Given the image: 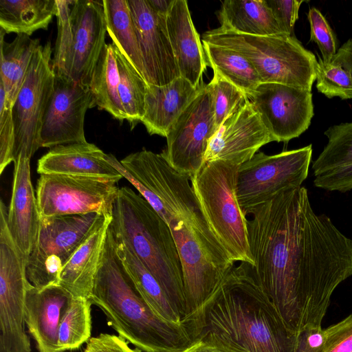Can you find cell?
Returning a JSON list of instances; mask_svg holds the SVG:
<instances>
[{"mask_svg": "<svg viewBox=\"0 0 352 352\" xmlns=\"http://www.w3.org/2000/svg\"><path fill=\"white\" fill-rule=\"evenodd\" d=\"M307 19L310 25V41L316 43L324 61H332L338 51L337 43L327 20L314 7L309 10Z\"/></svg>", "mask_w": 352, "mask_h": 352, "instance_id": "obj_39", "label": "cell"}, {"mask_svg": "<svg viewBox=\"0 0 352 352\" xmlns=\"http://www.w3.org/2000/svg\"><path fill=\"white\" fill-rule=\"evenodd\" d=\"M118 74V93L126 120L133 126L144 114L148 83L134 65L112 43Z\"/></svg>", "mask_w": 352, "mask_h": 352, "instance_id": "obj_33", "label": "cell"}, {"mask_svg": "<svg viewBox=\"0 0 352 352\" xmlns=\"http://www.w3.org/2000/svg\"><path fill=\"white\" fill-rule=\"evenodd\" d=\"M168 226L180 258L186 301L187 329L235 266L221 243L184 220Z\"/></svg>", "mask_w": 352, "mask_h": 352, "instance_id": "obj_8", "label": "cell"}, {"mask_svg": "<svg viewBox=\"0 0 352 352\" xmlns=\"http://www.w3.org/2000/svg\"><path fill=\"white\" fill-rule=\"evenodd\" d=\"M116 242L117 252L124 267L154 313L166 322L184 323L185 316L175 306L158 281L124 243L117 240Z\"/></svg>", "mask_w": 352, "mask_h": 352, "instance_id": "obj_28", "label": "cell"}, {"mask_svg": "<svg viewBox=\"0 0 352 352\" xmlns=\"http://www.w3.org/2000/svg\"><path fill=\"white\" fill-rule=\"evenodd\" d=\"M218 19L224 30L253 36L285 34L265 0H226Z\"/></svg>", "mask_w": 352, "mask_h": 352, "instance_id": "obj_26", "label": "cell"}, {"mask_svg": "<svg viewBox=\"0 0 352 352\" xmlns=\"http://www.w3.org/2000/svg\"><path fill=\"white\" fill-rule=\"evenodd\" d=\"M30 160L14 162L12 192L7 214L11 236L22 255L28 261L36 241L41 215L30 177Z\"/></svg>", "mask_w": 352, "mask_h": 352, "instance_id": "obj_21", "label": "cell"}, {"mask_svg": "<svg viewBox=\"0 0 352 352\" xmlns=\"http://www.w3.org/2000/svg\"><path fill=\"white\" fill-rule=\"evenodd\" d=\"M116 182L65 175H41L36 197L41 217L98 213L112 217Z\"/></svg>", "mask_w": 352, "mask_h": 352, "instance_id": "obj_13", "label": "cell"}, {"mask_svg": "<svg viewBox=\"0 0 352 352\" xmlns=\"http://www.w3.org/2000/svg\"><path fill=\"white\" fill-rule=\"evenodd\" d=\"M102 5L107 33L112 43L144 78L138 36L127 0H103Z\"/></svg>", "mask_w": 352, "mask_h": 352, "instance_id": "obj_30", "label": "cell"}, {"mask_svg": "<svg viewBox=\"0 0 352 352\" xmlns=\"http://www.w3.org/2000/svg\"><path fill=\"white\" fill-rule=\"evenodd\" d=\"M332 61L341 65L352 76V38L338 50Z\"/></svg>", "mask_w": 352, "mask_h": 352, "instance_id": "obj_46", "label": "cell"}, {"mask_svg": "<svg viewBox=\"0 0 352 352\" xmlns=\"http://www.w3.org/2000/svg\"><path fill=\"white\" fill-rule=\"evenodd\" d=\"M111 219L107 218L93 231L60 272L59 285L74 297L91 296Z\"/></svg>", "mask_w": 352, "mask_h": 352, "instance_id": "obj_25", "label": "cell"}, {"mask_svg": "<svg viewBox=\"0 0 352 352\" xmlns=\"http://www.w3.org/2000/svg\"><path fill=\"white\" fill-rule=\"evenodd\" d=\"M91 305L89 298H73L58 329V344L63 352L78 349L91 338Z\"/></svg>", "mask_w": 352, "mask_h": 352, "instance_id": "obj_34", "label": "cell"}, {"mask_svg": "<svg viewBox=\"0 0 352 352\" xmlns=\"http://www.w3.org/2000/svg\"><path fill=\"white\" fill-rule=\"evenodd\" d=\"M324 134L328 142L313 163L315 177L352 163V122L331 126Z\"/></svg>", "mask_w": 352, "mask_h": 352, "instance_id": "obj_35", "label": "cell"}, {"mask_svg": "<svg viewBox=\"0 0 352 352\" xmlns=\"http://www.w3.org/2000/svg\"><path fill=\"white\" fill-rule=\"evenodd\" d=\"M118 336L144 352H181L192 340L184 323L159 318L135 287L117 252L109 227L89 298Z\"/></svg>", "mask_w": 352, "mask_h": 352, "instance_id": "obj_3", "label": "cell"}, {"mask_svg": "<svg viewBox=\"0 0 352 352\" xmlns=\"http://www.w3.org/2000/svg\"><path fill=\"white\" fill-rule=\"evenodd\" d=\"M83 352H138L128 345L119 336L106 333L91 338L86 343Z\"/></svg>", "mask_w": 352, "mask_h": 352, "instance_id": "obj_44", "label": "cell"}, {"mask_svg": "<svg viewBox=\"0 0 352 352\" xmlns=\"http://www.w3.org/2000/svg\"><path fill=\"white\" fill-rule=\"evenodd\" d=\"M96 107L89 87L72 78L55 76L54 91L44 116L41 147L86 142L87 111Z\"/></svg>", "mask_w": 352, "mask_h": 352, "instance_id": "obj_16", "label": "cell"}, {"mask_svg": "<svg viewBox=\"0 0 352 352\" xmlns=\"http://www.w3.org/2000/svg\"><path fill=\"white\" fill-rule=\"evenodd\" d=\"M215 132L211 93L208 85L204 84L170 126L162 154L173 167L192 177L201 167Z\"/></svg>", "mask_w": 352, "mask_h": 352, "instance_id": "obj_14", "label": "cell"}, {"mask_svg": "<svg viewBox=\"0 0 352 352\" xmlns=\"http://www.w3.org/2000/svg\"><path fill=\"white\" fill-rule=\"evenodd\" d=\"M188 330L192 342L222 352H295L297 337L246 262L233 267Z\"/></svg>", "mask_w": 352, "mask_h": 352, "instance_id": "obj_2", "label": "cell"}, {"mask_svg": "<svg viewBox=\"0 0 352 352\" xmlns=\"http://www.w3.org/2000/svg\"><path fill=\"white\" fill-rule=\"evenodd\" d=\"M106 219L96 212L41 217L38 237L26 267L29 282L38 289L59 285L64 265Z\"/></svg>", "mask_w": 352, "mask_h": 352, "instance_id": "obj_9", "label": "cell"}, {"mask_svg": "<svg viewBox=\"0 0 352 352\" xmlns=\"http://www.w3.org/2000/svg\"><path fill=\"white\" fill-rule=\"evenodd\" d=\"M239 166L220 160L206 162L190 182L209 226L230 258L234 262L253 265L248 243V219L236 198Z\"/></svg>", "mask_w": 352, "mask_h": 352, "instance_id": "obj_7", "label": "cell"}, {"mask_svg": "<svg viewBox=\"0 0 352 352\" xmlns=\"http://www.w3.org/2000/svg\"><path fill=\"white\" fill-rule=\"evenodd\" d=\"M314 184L330 191L346 192L352 189V163L315 177Z\"/></svg>", "mask_w": 352, "mask_h": 352, "instance_id": "obj_43", "label": "cell"}, {"mask_svg": "<svg viewBox=\"0 0 352 352\" xmlns=\"http://www.w3.org/2000/svg\"><path fill=\"white\" fill-rule=\"evenodd\" d=\"M106 158L167 224L175 219L184 220L218 241L203 214L191 177L173 167L162 153L142 149L121 161L111 154H107Z\"/></svg>", "mask_w": 352, "mask_h": 352, "instance_id": "obj_5", "label": "cell"}, {"mask_svg": "<svg viewBox=\"0 0 352 352\" xmlns=\"http://www.w3.org/2000/svg\"><path fill=\"white\" fill-rule=\"evenodd\" d=\"M57 11L56 0H0V28L6 34L30 36L47 30Z\"/></svg>", "mask_w": 352, "mask_h": 352, "instance_id": "obj_29", "label": "cell"}, {"mask_svg": "<svg viewBox=\"0 0 352 352\" xmlns=\"http://www.w3.org/2000/svg\"><path fill=\"white\" fill-rule=\"evenodd\" d=\"M250 214L249 248L263 291L292 331L321 326L333 291L352 275V239L314 212L302 186Z\"/></svg>", "mask_w": 352, "mask_h": 352, "instance_id": "obj_1", "label": "cell"}, {"mask_svg": "<svg viewBox=\"0 0 352 352\" xmlns=\"http://www.w3.org/2000/svg\"><path fill=\"white\" fill-rule=\"evenodd\" d=\"M73 1L56 0L58 33L52 61L55 76L71 78L73 36L69 6Z\"/></svg>", "mask_w": 352, "mask_h": 352, "instance_id": "obj_36", "label": "cell"}, {"mask_svg": "<svg viewBox=\"0 0 352 352\" xmlns=\"http://www.w3.org/2000/svg\"><path fill=\"white\" fill-rule=\"evenodd\" d=\"M202 85L195 87L181 76L164 86L148 83L144 114L140 122L148 133L166 138L172 124L197 97Z\"/></svg>", "mask_w": 352, "mask_h": 352, "instance_id": "obj_24", "label": "cell"}, {"mask_svg": "<svg viewBox=\"0 0 352 352\" xmlns=\"http://www.w3.org/2000/svg\"><path fill=\"white\" fill-rule=\"evenodd\" d=\"M107 154L87 142L52 148L38 161L40 175L87 177L118 182L123 176L108 162Z\"/></svg>", "mask_w": 352, "mask_h": 352, "instance_id": "obj_22", "label": "cell"}, {"mask_svg": "<svg viewBox=\"0 0 352 352\" xmlns=\"http://www.w3.org/2000/svg\"><path fill=\"white\" fill-rule=\"evenodd\" d=\"M316 89L328 98L352 99V76L341 65L318 56Z\"/></svg>", "mask_w": 352, "mask_h": 352, "instance_id": "obj_37", "label": "cell"}, {"mask_svg": "<svg viewBox=\"0 0 352 352\" xmlns=\"http://www.w3.org/2000/svg\"><path fill=\"white\" fill-rule=\"evenodd\" d=\"M166 21L180 76L199 88L208 64L187 1L174 0Z\"/></svg>", "mask_w": 352, "mask_h": 352, "instance_id": "obj_23", "label": "cell"}, {"mask_svg": "<svg viewBox=\"0 0 352 352\" xmlns=\"http://www.w3.org/2000/svg\"><path fill=\"white\" fill-rule=\"evenodd\" d=\"M5 34L0 28V82L6 92L7 105L12 108L40 41L21 34L8 43L4 40Z\"/></svg>", "mask_w": 352, "mask_h": 352, "instance_id": "obj_27", "label": "cell"}, {"mask_svg": "<svg viewBox=\"0 0 352 352\" xmlns=\"http://www.w3.org/2000/svg\"><path fill=\"white\" fill-rule=\"evenodd\" d=\"M181 352H222L216 347L201 340H196Z\"/></svg>", "mask_w": 352, "mask_h": 352, "instance_id": "obj_48", "label": "cell"}, {"mask_svg": "<svg viewBox=\"0 0 352 352\" xmlns=\"http://www.w3.org/2000/svg\"><path fill=\"white\" fill-rule=\"evenodd\" d=\"M248 98L273 141L278 142L299 137L314 115L311 91L300 87L263 82Z\"/></svg>", "mask_w": 352, "mask_h": 352, "instance_id": "obj_15", "label": "cell"}, {"mask_svg": "<svg viewBox=\"0 0 352 352\" xmlns=\"http://www.w3.org/2000/svg\"><path fill=\"white\" fill-rule=\"evenodd\" d=\"M51 56L50 41L38 46L12 108L15 133L13 162L19 159L30 160L41 148L43 119L54 86Z\"/></svg>", "mask_w": 352, "mask_h": 352, "instance_id": "obj_12", "label": "cell"}, {"mask_svg": "<svg viewBox=\"0 0 352 352\" xmlns=\"http://www.w3.org/2000/svg\"><path fill=\"white\" fill-rule=\"evenodd\" d=\"M285 34L294 36V27L303 0H265Z\"/></svg>", "mask_w": 352, "mask_h": 352, "instance_id": "obj_42", "label": "cell"}, {"mask_svg": "<svg viewBox=\"0 0 352 352\" xmlns=\"http://www.w3.org/2000/svg\"><path fill=\"white\" fill-rule=\"evenodd\" d=\"M73 36L71 78L89 87L107 33L102 1H73L70 10Z\"/></svg>", "mask_w": 352, "mask_h": 352, "instance_id": "obj_19", "label": "cell"}, {"mask_svg": "<svg viewBox=\"0 0 352 352\" xmlns=\"http://www.w3.org/2000/svg\"><path fill=\"white\" fill-rule=\"evenodd\" d=\"M207 64L242 91L247 98L261 83L252 63L240 53L202 41Z\"/></svg>", "mask_w": 352, "mask_h": 352, "instance_id": "obj_32", "label": "cell"}, {"mask_svg": "<svg viewBox=\"0 0 352 352\" xmlns=\"http://www.w3.org/2000/svg\"><path fill=\"white\" fill-rule=\"evenodd\" d=\"M14 124L12 108L6 103V92L0 82V174L14 162Z\"/></svg>", "mask_w": 352, "mask_h": 352, "instance_id": "obj_40", "label": "cell"}, {"mask_svg": "<svg viewBox=\"0 0 352 352\" xmlns=\"http://www.w3.org/2000/svg\"><path fill=\"white\" fill-rule=\"evenodd\" d=\"M142 56L144 78L157 86L180 77L170 44L166 16L153 12L147 0H127Z\"/></svg>", "mask_w": 352, "mask_h": 352, "instance_id": "obj_18", "label": "cell"}, {"mask_svg": "<svg viewBox=\"0 0 352 352\" xmlns=\"http://www.w3.org/2000/svg\"><path fill=\"white\" fill-rule=\"evenodd\" d=\"M322 352H352V314L324 329Z\"/></svg>", "mask_w": 352, "mask_h": 352, "instance_id": "obj_41", "label": "cell"}, {"mask_svg": "<svg viewBox=\"0 0 352 352\" xmlns=\"http://www.w3.org/2000/svg\"><path fill=\"white\" fill-rule=\"evenodd\" d=\"M8 208L0 201V352H31L24 309L28 261L15 245L7 223Z\"/></svg>", "mask_w": 352, "mask_h": 352, "instance_id": "obj_11", "label": "cell"}, {"mask_svg": "<svg viewBox=\"0 0 352 352\" xmlns=\"http://www.w3.org/2000/svg\"><path fill=\"white\" fill-rule=\"evenodd\" d=\"M109 227L116 239L142 263L186 318L180 258L166 221L143 197L123 186L115 200Z\"/></svg>", "mask_w": 352, "mask_h": 352, "instance_id": "obj_4", "label": "cell"}, {"mask_svg": "<svg viewBox=\"0 0 352 352\" xmlns=\"http://www.w3.org/2000/svg\"><path fill=\"white\" fill-rule=\"evenodd\" d=\"M119 74L112 43L106 44L94 71L89 89L96 106L114 118L126 120L119 93Z\"/></svg>", "mask_w": 352, "mask_h": 352, "instance_id": "obj_31", "label": "cell"}, {"mask_svg": "<svg viewBox=\"0 0 352 352\" xmlns=\"http://www.w3.org/2000/svg\"><path fill=\"white\" fill-rule=\"evenodd\" d=\"M202 41L232 50L246 58L261 83L274 82L311 91L318 60L294 36H253L220 28L206 32Z\"/></svg>", "mask_w": 352, "mask_h": 352, "instance_id": "obj_6", "label": "cell"}, {"mask_svg": "<svg viewBox=\"0 0 352 352\" xmlns=\"http://www.w3.org/2000/svg\"><path fill=\"white\" fill-rule=\"evenodd\" d=\"M208 85L212 96L217 131L234 109L248 98L242 91L215 72Z\"/></svg>", "mask_w": 352, "mask_h": 352, "instance_id": "obj_38", "label": "cell"}, {"mask_svg": "<svg viewBox=\"0 0 352 352\" xmlns=\"http://www.w3.org/2000/svg\"><path fill=\"white\" fill-rule=\"evenodd\" d=\"M312 146L268 155L256 153L240 165L236 178V198L247 216L260 205L290 186H301L309 173Z\"/></svg>", "mask_w": 352, "mask_h": 352, "instance_id": "obj_10", "label": "cell"}, {"mask_svg": "<svg viewBox=\"0 0 352 352\" xmlns=\"http://www.w3.org/2000/svg\"><path fill=\"white\" fill-rule=\"evenodd\" d=\"M324 342L321 326L308 327L297 333L295 352H322Z\"/></svg>", "mask_w": 352, "mask_h": 352, "instance_id": "obj_45", "label": "cell"}, {"mask_svg": "<svg viewBox=\"0 0 352 352\" xmlns=\"http://www.w3.org/2000/svg\"><path fill=\"white\" fill-rule=\"evenodd\" d=\"M74 296L60 285L38 289L27 287L24 318L38 352H63L58 346V329Z\"/></svg>", "mask_w": 352, "mask_h": 352, "instance_id": "obj_20", "label": "cell"}, {"mask_svg": "<svg viewBox=\"0 0 352 352\" xmlns=\"http://www.w3.org/2000/svg\"><path fill=\"white\" fill-rule=\"evenodd\" d=\"M271 142L274 141L270 133L247 98L217 130L209 142L203 164L220 160L241 165Z\"/></svg>", "mask_w": 352, "mask_h": 352, "instance_id": "obj_17", "label": "cell"}, {"mask_svg": "<svg viewBox=\"0 0 352 352\" xmlns=\"http://www.w3.org/2000/svg\"><path fill=\"white\" fill-rule=\"evenodd\" d=\"M154 12L166 16L174 0H147Z\"/></svg>", "mask_w": 352, "mask_h": 352, "instance_id": "obj_47", "label": "cell"}]
</instances>
